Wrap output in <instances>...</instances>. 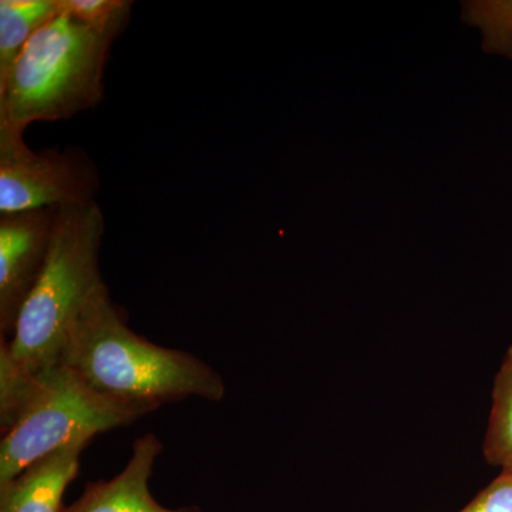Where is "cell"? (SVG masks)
<instances>
[{"label": "cell", "instance_id": "52a82bcc", "mask_svg": "<svg viewBox=\"0 0 512 512\" xmlns=\"http://www.w3.org/2000/svg\"><path fill=\"white\" fill-rule=\"evenodd\" d=\"M161 451L163 443L156 434L138 437L121 473L109 481L87 484L79 500L64 507L62 512H202L197 507L173 510L151 495L148 481Z\"/></svg>", "mask_w": 512, "mask_h": 512}, {"label": "cell", "instance_id": "30bf717a", "mask_svg": "<svg viewBox=\"0 0 512 512\" xmlns=\"http://www.w3.org/2000/svg\"><path fill=\"white\" fill-rule=\"evenodd\" d=\"M483 453L490 466L512 473V346L495 375L493 407L488 419Z\"/></svg>", "mask_w": 512, "mask_h": 512}, {"label": "cell", "instance_id": "4fadbf2b", "mask_svg": "<svg viewBox=\"0 0 512 512\" xmlns=\"http://www.w3.org/2000/svg\"><path fill=\"white\" fill-rule=\"evenodd\" d=\"M67 13L101 36L116 39L131 18L130 0H62Z\"/></svg>", "mask_w": 512, "mask_h": 512}, {"label": "cell", "instance_id": "7c38bea8", "mask_svg": "<svg viewBox=\"0 0 512 512\" xmlns=\"http://www.w3.org/2000/svg\"><path fill=\"white\" fill-rule=\"evenodd\" d=\"M463 20L483 33V50L512 59V0H467Z\"/></svg>", "mask_w": 512, "mask_h": 512}, {"label": "cell", "instance_id": "ba28073f", "mask_svg": "<svg viewBox=\"0 0 512 512\" xmlns=\"http://www.w3.org/2000/svg\"><path fill=\"white\" fill-rule=\"evenodd\" d=\"M90 441H73L0 485V512H62L64 491L77 477L80 456Z\"/></svg>", "mask_w": 512, "mask_h": 512}, {"label": "cell", "instance_id": "3957f363", "mask_svg": "<svg viewBox=\"0 0 512 512\" xmlns=\"http://www.w3.org/2000/svg\"><path fill=\"white\" fill-rule=\"evenodd\" d=\"M103 234L104 218L97 202L57 208L45 268L8 339L12 356L32 372L59 363L70 326L103 288L99 265Z\"/></svg>", "mask_w": 512, "mask_h": 512}, {"label": "cell", "instance_id": "7a4b0ae2", "mask_svg": "<svg viewBox=\"0 0 512 512\" xmlns=\"http://www.w3.org/2000/svg\"><path fill=\"white\" fill-rule=\"evenodd\" d=\"M111 43L63 9L32 37L0 86V130L23 134L36 121L67 120L96 107Z\"/></svg>", "mask_w": 512, "mask_h": 512}, {"label": "cell", "instance_id": "5b68a950", "mask_svg": "<svg viewBox=\"0 0 512 512\" xmlns=\"http://www.w3.org/2000/svg\"><path fill=\"white\" fill-rule=\"evenodd\" d=\"M96 165L79 148L30 150L22 133L0 130V215L92 204Z\"/></svg>", "mask_w": 512, "mask_h": 512}, {"label": "cell", "instance_id": "8fae6325", "mask_svg": "<svg viewBox=\"0 0 512 512\" xmlns=\"http://www.w3.org/2000/svg\"><path fill=\"white\" fill-rule=\"evenodd\" d=\"M39 373L23 366L10 353L8 339L0 338V430H12L35 399Z\"/></svg>", "mask_w": 512, "mask_h": 512}, {"label": "cell", "instance_id": "277c9868", "mask_svg": "<svg viewBox=\"0 0 512 512\" xmlns=\"http://www.w3.org/2000/svg\"><path fill=\"white\" fill-rule=\"evenodd\" d=\"M153 413L94 392L69 367L57 363L39 372L35 399L0 443V485L67 444L119 427Z\"/></svg>", "mask_w": 512, "mask_h": 512}, {"label": "cell", "instance_id": "6da1fadb", "mask_svg": "<svg viewBox=\"0 0 512 512\" xmlns=\"http://www.w3.org/2000/svg\"><path fill=\"white\" fill-rule=\"evenodd\" d=\"M59 363L101 396L151 412L188 397L221 402L227 393L214 367L184 350L158 346L128 328L106 285L70 326Z\"/></svg>", "mask_w": 512, "mask_h": 512}, {"label": "cell", "instance_id": "9c48e42d", "mask_svg": "<svg viewBox=\"0 0 512 512\" xmlns=\"http://www.w3.org/2000/svg\"><path fill=\"white\" fill-rule=\"evenodd\" d=\"M62 0L0 2V86L8 80L32 37L62 13Z\"/></svg>", "mask_w": 512, "mask_h": 512}, {"label": "cell", "instance_id": "8992f818", "mask_svg": "<svg viewBox=\"0 0 512 512\" xmlns=\"http://www.w3.org/2000/svg\"><path fill=\"white\" fill-rule=\"evenodd\" d=\"M57 208L0 217V332L12 338L52 247Z\"/></svg>", "mask_w": 512, "mask_h": 512}, {"label": "cell", "instance_id": "5bb4252c", "mask_svg": "<svg viewBox=\"0 0 512 512\" xmlns=\"http://www.w3.org/2000/svg\"><path fill=\"white\" fill-rule=\"evenodd\" d=\"M458 512H512V473H503Z\"/></svg>", "mask_w": 512, "mask_h": 512}]
</instances>
